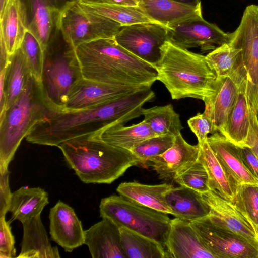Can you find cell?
<instances>
[{"instance_id":"33","label":"cell","mask_w":258,"mask_h":258,"mask_svg":"<svg viewBox=\"0 0 258 258\" xmlns=\"http://www.w3.org/2000/svg\"><path fill=\"white\" fill-rule=\"evenodd\" d=\"M144 120L156 136L172 135L180 133L183 127L179 114L171 104L142 108Z\"/></svg>"},{"instance_id":"44","label":"cell","mask_w":258,"mask_h":258,"mask_svg":"<svg viewBox=\"0 0 258 258\" xmlns=\"http://www.w3.org/2000/svg\"><path fill=\"white\" fill-rule=\"evenodd\" d=\"M242 147L244 162L250 172L258 178V158L252 150L247 146Z\"/></svg>"},{"instance_id":"12","label":"cell","mask_w":258,"mask_h":258,"mask_svg":"<svg viewBox=\"0 0 258 258\" xmlns=\"http://www.w3.org/2000/svg\"><path fill=\"white\" fill-rule=\"evenodd\" d=\"M168 40L182 48L212 51L230 40V33L205 20L200 15L167 28Z\"/></svg>"},{"instance_id":"10","label":"cell","mask_w":258,"mask_h":258,"mask_svg":"<svg viewBox=\"0 0 258 258\" xmlns=\"http://www.w3.org/2000/svg\"><path fill=\"white\" fill-rule=\"evenodd\" d=\"M27 30L44 51L50 38L60 30L65 12L78 0H17Z\"/></svg>"},{"instance_id":"28","label":"cell","mask_w":258,"mask_h":258,"mask_svg":"<svg viewBox=\"0 0 258 258\" xmlns=\"http://www.w3.org/2000/svg\"><path fill=\"white\" fill-rule=\"evenodd\" d=\"M48 204V194L44 189L22 186L12 193L9 211L13 220H18L23 223L40 215Z\"/></svg>"},{"instance_id":"15","label":"cell","mask_w":258,"mask_h":258,"mask_svg":"<svg viewBox=\"0 0 258 258\" xmlns=\"http://www.w3.org/2000/svg\"><path fill=\"white\" fill-rule=\"evenodd\" d=\"M106 84L82 78L71 89L63 111L97 106L143 89Z\"/></svg>"},{"instance_id":"46","label":"cell","mask_w":258,"mask_h":258,"mask_svg":"<svg viewBox=\"0 0 258 258\" xmlns=\"http://www.w3.org/2000/svg\"><path fill=\"white\" fill-rule=\"evenodd\" d=\"M189 5H197L201 3V0H174Z\"/></svg>"},{"instance_id":"39","label":"cell","mask_w":258,"mask_h":258,"mask_svg":"<svg viewBox=\"0 0 258 258\" xmlns=\"http://www.w3.org/2000/svg\"><path fill=\"white\" fill-rule=\"evenodd\" d=\"M234 203L250 218L258 229V186H238Z\"/></svg>"},{"instance_id":"19","label":"cell","mask_w":258,"mask_h":258,"mask_svg":"<svg viewBox=\"0 0 258 258\" xmlns=\"http://www.w3.org/2000/svg\"><path fill=\"white\" fill-rule=\"evenodd\" d=\"M246 77L219 78L215 93L204 101V113L211 122L212 134L218 132L224 134L229 117L237 99L239 84Z\"/></svg>"},{"instance_id":"29","label":"cell","mask_w":258,"mask_h":258,"mask_svg":"<svg viewBox=\"0 0 258 258\" xmlns=\"http://www.w3.org/2000/svg\"><path fill=\"white\" fill-rule=\"evenodd\" d=\"M199 159L207 170L210 190L234 202L238 185L222 166L208 141L200 146Z\"/></svg>"},{"instance_id":"42","label":"cell","mask_w":258,"mask_h":258,"mask_svg":"<svg viewBox=\"0 0 258 258\" xmlns=\"http://www.w3.org/2000/svg\"><path fill=\"white\" fill-rule=\"evenodd\" d=\"M8 167H0V217L9 211L12 193L9 186Z\"/></svg>"},{"instance_id":"20","label":"cell","mask_w":258,"mask_h":258,"mask_svg":"<svg viewBox=\"0 0 258 258\" xmlns=\"http://www.w3.org/2000/svg\"><path fill=\"white\" fill-rule=\"evenodd\" d=\"M166 250L167 257L215 258L202 244L190 222L176 217L171 219Z\"/></svg>"},{"instance_id":"3","label":"cell","mask_w":258,"mask_h":258,"mask_svg":"<svg viewBox=\"0 0 258 258\" xmlns=\"http://www.w3.org/2000/svg\"><path fill=\"white\" fill-rule=\"evenodd\" d=\"M58 147L85 183H111L128 168L140 164L131 151L106 142L97 133L66 141Z\"/></svg>"},{"instance_id":"38","label":"cell","mask_w":258,"mask_h":258,"mask_svg":"<svg viewBox=\"0 0 258 258\" xmlns=\"http://www.w3.org/2000/svg\"><path fill=\"white\" fill-rule=\"evenodd\" d=\"M174 181L180 186L201 194L210 190L207 170L199 159L186 171L177 175Z\"/></svg>"},{"instance_id":"30","label":"cell","mask_w":258,"mask_h":258,"mask_svg":"<svg viewBox=\"0 0 258 258\" xmlns=\"http://www.w3.org/2000/svg\"><path fill=\"white\" fill-rule=\"evenodd\" d=\"M27 31L17 0H9L0 18V38L9 55L20 48Z\"/></svg>"},{"instance_id":"6","label":"cell","mask_w":258,"mask_h":258,"mask_svg":"<svg viewBox=\"0 0 258 258\" xmlns=\"http://www.w3.org/2000/svg\"><path fill=\"white\" fill-rule=\"evenodd\" d=\"M82 78L76 48L59 30L50 38L43 51L40 81L46 100L56 111L64 110L71 89Z\"/></svg>"},{"instance_id":"18","label":"cell","mask_w":258,"mask_h":258,"mask_svg":"<svg viewBox=\"0 0 258 258\" xmlns=\"http://www.w3.org/2000/svg\"><path fill=\"white\" fill-rule=\"evenodd\" d=\"M208 143L222 166L239 186H258V178L246 166L242 157V147L218 132L208 137Z\"/></svg>"},{"instance_id":"4","label":"cell","mask_w":258,"mask_h":258,"mask_svg":"<svg viewBox=\"0 0 258 258\" xmlns=\"http://www.w3.org/2000/svg\"><path fill=\"white\" fill-rule=\"evenodd\" d=\"M154 67L157 80L164 85L172 99L192 98L204 101L217 90L220 78L206 56L169 40L162 46L160 58Z\"/></svg>"},{"instance_id":"8","label":"cell","mask_w":258,"mask_h":258,"mask_svg":"<svg viewBox=\"0 0 258 258\" xmlns=\"http://www.w3.org/2000/svg\"><path fill=\"white\" fill-rule=\"evenodd\" d=\"M230 42L240 49L247 75V96L258 114V5L246 7L238 27L230 33Z\"/></svg>"},{"instance_id":"7","label":"cell","mask_w":258,"mask_h":258,"mask_svg":"<svg viewBox=\"0 0 258 258\" xmlns=\"http://www.w3.org/2000/svg\"><path fill=\"white\" fill-rule=\"evenodd\" d=\"M99 212L102 218L152 239L166 249L171 223L167 214L133 203L120 195L102 199Z\"/></svg>"},{"instance_id":"1","label":"cell","mask_w":258,"mask_h":258,"mask_svg":"<svg viewBox=\"0 0 258 258\" xmlns=\"http://www.w3.org/2000/svg\"><path fill=\"white\" fill-rule=\"evenodd\" d=\"M155 96L151 88L143 89L85 109L53 110L33 126L26 140L32 144L58 147L77 137L124 125L141 116L143 106Z\"/></svg>"},{"instance_id":"34","label":"cell","mask_w":258,"mask_h":258,"mask_svg":"<svg viewBox=\"0 0 258 258\" xmlns=\"http://www.w3.org/2000/svg\"><path fill=\"white\" fill-rule=\"evenodd\" d=\"M79 4L83 9L108 18L119 23L122 26L139 23H155L150 19L138 6Z\"/></svg>"},{"instance_id":"27","label":"cell","mask_w":258,"mask_h":258,"mask_svg":"<svg viewBox=\"0 0 258 258\" xmlns=\"http://www.w3.org/2000/svg\"><path fill=\"white\" fill-rule=\"evenodd\" d=\"M247 78L240 82L233 108L229 117L223 135L236 145L243 147L250 126L251 109L246 93Z\"/></svg>"},{"instance_id":"36","label":"cell","mask_w":258,"mask_h":258,"mask_svg":"<svg viewBox=\"0 0 258 258\" xmlns=\"http://www.w3.org/2000/svg\"><path fill=\"white\" fill-rule=\"evenodd\" d=\"M174 140L175 136L172 135L155 136L142 141L131 151L139 159L140 164L146 166L151 159L161 155L170 148Z\"/></svg>"},{"instance_id":"9","label":"cell","mask_w":258,"mask_h":258,"mask_svg":"<svg viewBox=\"0 0 258 258\" xmlns=\"http://www.w3.org/2000/svg\"><path fill=\"white\" fill-rule=\"evenodd\" d=\"M122 26L102 15L83 9L78 2L62 17L60 30L65 40L75 48L100 39H114Z\"/></svg>"},{"instance_id":"24","label":"cell","mask_w":258,"mask_h":258,"mask_svg":"<svg viewBox=\"0 0 258 258\" xmlns=\"http://www.w3.org/2000/svg\"><path fill=\"white\" fill-rule=\"evenodd\" d=\"M23 235L18 258H59L58 248L49 241L40 215L22 223Z\"/></svg>"},{"instance_id":"47","label":"cell","mask_w":258,"mask_h":258,"mask_svg":"<svg viewBox=\"0 0 258 258\" xmlns=\"http://www.w3.org/2000/svg\"><path fill=\"white\" fill-rule=\"evenodd\" d=\"M9 0H0V18L2 16Z\"/></svg>"},{"instance_id":"31","label":"cell","mask_w":258,"mask_h":258,"mask_svg":"<svg viewBox=\"0 0 258 258\" xmlns=\"http://www.w3.org/2000/svg\"><path fill=\"white\" fill-rule=\"evenodd\" d=\"M96 133L106 142L130 151L142 141L156 136L144 120L131 126H112Z\"/></svg>"},{"instance_id":"40","label":"cell","mask_w":258,"mask_h":258,"mask_svg":"<svg viewBox=\"0 0 258 258\" xmlns=\"http://www.w3.org/2000/svg\"><path fill=\"white\" fill-rule=\"evenodd\" d=\"M14 237L11 232L9 221L5 216L0 217V257L13 258L16 256Z\"/></svg>"},{"instance_id":"48","label":"cell","mask_w":258,"mask_h":258,"mask_svg":"<svg viewBox=\"0 0 258 258\" xmlns=\"http://www.w3.org/2000/svg\"><path fill=\"white\" fill-rule=\"evenodd\" d=\"M135 1H136L138 2L139 0H135Z\"/></svg>"},{"instance_id":"22","label":"cell","mask_w":258,"mask_h":258,"mask_svg":"<svg viewBox=\"0 0 258 258\" xmlns=\"http://www.w3.org/2000/svg\"><path fill=\"white\" fill-rule=\"evenodd\" d=\"M137 6L152 21L167 28L202 15L201 3L192 5L174 0H139Z\"/></svg>"},{"instance_id":"14","label":"cell","mask_w":258,"mask_h":258,"mask_svg":"<svg viewBox=\"0 0 258 258\" xmlns=\"http://www.w3.org/2000/svg\"><path fill=\"white\" fill-rule=\"evenodd\" d=\"M209 208L205 217L215 225L245 239L258 248V229L248 216L234 202L209 190L201 194Z\"/></svg>"},{"instance_id":"5","label":"cell","mask_w":258,"mask_h":258,"mask_svg":"<svg viewBox=\"0 0 258 258\" xmlns=\"http://www.w3.org/2000/svg\"><path fill=\"white\" fill-rule=\"evenodd\" d=\"M53 110L41 82L31 75L22 92L0 117V167H8L22 140Z\"/></svg>"},{"instance_id":"17","label":"cell","mask_w":258,"mask_h":258,"mask_svg":"<svg viewBox=\"0 0 258 258\" xmlns=\"http://www.w3.org/2000/svg\"><path fill=\"white\" fill-rule=\"evenodd\" d=\"M49 218L51 239L66 252H72L84 244L82 223L70 206L59 201L50 209Z\"/></svg>"},{"instance_id":"23","label":"cell","mask_w":258,"mask_h":258,"mask_svg":"<svg viewBox=\"0 0 258 258\" xmlns=\"http://www.w3.org/2000/svg\"><path fill=\"white\" fill-rule=\"evenodd\" d=\"M164 199L172 211L171 215L189 222L204 217L209 213L201 193L185 186L172 187L165 194Z\"/></svg>"},{"instance_id":"11","label":"cell","mask_w":258,"mask_h":258,"mask_svg":"<svg viewBox=\"0 0 258 258\" xmlns=\"http://www.w3.org/2000/svg\"><path fill=\"white\" fill-rule=\"evenodd\" d=\"M167 28L157 23L123 26L115 36L117 43L141 59L154 66L168 40Z\"/></svg>"},{"instance_id":"35","label":"cell","mask_w":258,"mask_h":258,"mask_svg":"<svg viewBox=\"0 0 258 258\" xmlns=\"http://www.w3.org/2000/svg\"><path fill=\"white\" fill-rule=\"evenodd\" d=\"M240 51L229 42L213 50L206 57L218 77H231L243 66Z\"/></svg>"},{"instance_id":"21","label":"cell","mask_w":258,"mask_h":258,"mask_svg":"<svg viewBox=\"0 0 258 258\" xmlns=\"http://www.w3.org/2000/svg\"><path fill=\"white\" fill-rule=\"evenodd\" d=\"M84 231V244L93 258H126L121 247L119 227L107 218Z\"/></svg>"},{"instance_id":"16","label":"cell","mask_w":258,"mask_h":258,"mask_svg":"<svg viewBox=\"0 0 258 258\" xmlns=\"http://www.w3.org/2000/svg\"><path fill=\"white\" fill-rule=\"evenodd\" d=\"M200 152V145L189 144L180 133L175 136L174 143L170 148L148 162L160 179L174 180L198 160Z\"/></svg>"},{"instance_id":"13","label":"cell","mask_w":258,"mask_h":258,"mask_svg":"<svg viewBox=\"0 0 258 258\" xmlns=\"http://www.w3.org/2000/svg\"><path fill=\"white\" fill-rule=\"evenodd\" d=\"M200 241L215 258H258V248L206 217L190 222Z\"/></svg>"},{"instance_id":"32","label":"cell","mask_w":258,"mask_h":258,"mask_svg":"<svg viewBox=\"0 0 258 258\" xmlns=\"http://www.w3.org/2000/svg\"><path fill=\"white\" fill-rule=\"evenodd\" d=\"M119 229L121 247L126 257L167 258L166 249L158 242L125 227Z\"/></svg>"},{"instance_id":"2","label":"cell","mask_w":258,"mask_h":258,"mask_svg":"<svg viewBox=\"0 0 258 258\" xmlns=\"http://www.w3.org/2000/svg\"><path fill=\"white\" fill-rule=\"evenodd\" d=\"M83 78L114 85L151 88L157 80L151 64L124 49L115 39H100L76 48Z\"/></svg>"},{"instance_id":"25","label":"cell","mask_w":258,"mask_h":258,"mask_svg":"<svg viewBox=\"0 0 258 258\" xmlns=\"http://www.w3.org/2000/svg\"><path fill=\"white\" fill-rule=\"evenodd\" d=\"M172 187V185L167 183L148 185L137 182H125L118 186L116 191L133 203L167 214H172V211L165 202L164 196Z\"/></svg>"},{"instance_id":"43","label":"cell","mask_w":258,"mask_h":258,"mask_svg":"<svg viewBox=\"0 0 258 258\" xmlns=\"http://www.w3.org/2000/svg\"><path fill=\"white\" fill-rule=\"evenodd\" d=\"M245 146L250 148L258 158V114L252 108L250 126Z\"/></svg>"},{"instance_id":"41","label":"cell","mask_w":258,"mask_h":258,"mask_svg":"<svg viewBox=\"0 0 258 258\" xmlns=\"http://www.w3.org/2000/svg\"><path fill=\"white\" fill-rule=\"evenodd\" d=\"M187 124L196 136L198 144L201 146L207 141L208 135L212 133V125L209 117L203 112L190 118Z\"/></svg>"},{"instance_id":"45","label":"cell","mask_w":258,"mask_h":258,"mask_svg":"<svg viewBox=\"0 0 258 258\" xmlns=\"http://www.w3.org/2000/svg\"><path fill=\"white\" fill-rule=\"evenodd\" d=\"M81 4L85 5L95 4H121L130 6H137L135 0H78Z\"/></svg>"},{"instance_id":"26","label":"cell","mask_w":258,"mask_h":258,"mask_svg":"<svg viewBox=\"0 0 258 258\" xmlns=\"http://www.w3.org/2000/svg\"><path fill=\"white\" fill-rule=\"evenodd\" d=\"M31 75L26 58L20 48L9 56L4 87L0 89V105L4 106L6 104L5 111L22 92Z\"/></svg>"},{"instance_id":"37","label":"cell","mask_w":258,"mask_h":258,"mask_svg":"<svg viewBox=\"0 0 258 258\" xmlns=\"http://www.w3.org/2000/svg\"><path fill=\"white\" fill-rule=\"evenodd\" d=\"M20 48L26 58L31 75L40 82L43 64V51L37 39L28 31Z\"/></svg>"}]
</instances>
